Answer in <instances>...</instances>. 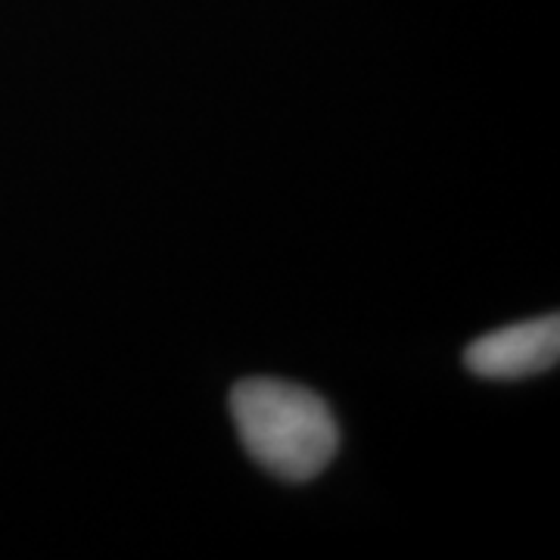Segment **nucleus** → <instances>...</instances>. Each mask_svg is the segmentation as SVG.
Instances as JSON below:
<instances>
[{"label":"nucleus","mask_w":560,"mask_h":560,"mask_svg":"<svg viewBox=\"0 0 560 560\" xmlns=\"http://www.w3.org/2000/svg\"><path fill=\"white\" fill-rule=\"evenodd\" d=\"M231 415L243 448L283 480L318 477L340 448V430L327 401L296 383L241 381L231 393Z\"/></svg>","instance_id":"f257e3e1"},{"label":"nucleus","mask_w":560,"mask_h":560,"mask_svg":"<svg viewBox=\"0 0 560 560\" xmlns=\"http://www.w3.org/2000/svg\"><path fill=\"white\" fill-rule=\"evenodd\" d=\"M560 359V318L545 315L501 327L467 346V368L486 381H521L533 377Z\"/></svg>","instance_id":"f03ea898"}]
</instances>
